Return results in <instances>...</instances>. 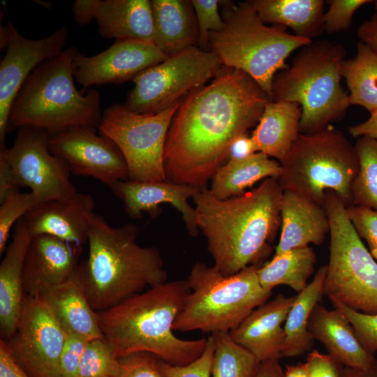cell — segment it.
I'll return each instance as SVG.
<instances>
[{"instance_id": "484cf974", "label": "cell", "mask_w": 377, "mask_h": 377, "mask_svg": "<svg viewBox=\"0 0 377 377\" xmlns=\"http://www.w3.org/2000/svg\"><path fill=\"white\" fill-rule=\"evenodd\" d=\"M95 20L103 38L156 45L151 1L99 0Z\"/></svg>"}, {"instance_id": "5b68a950", "label": "cell", "mask_w": 377, "mask_h": 377, "mask_svg": "<svg viewBox=\"0 0 377 377\" xmlns=\"http://www.w3.org/2000/svg\"><path fill=\"white\" fill-rule=\"evenodd\" d=\"M75 47L40 64L27 77L11 106L7 131L23 126L49 133L71 126L98 127L103 113L99 92L78 91L73 63Z\"/></svg>"}, {"instance_id": "9a60e30c", "label": "cell", "mask_w": 377, "mask_h": 377, "mask_svg": "<svg viewBox=\"0 0 377 377\" xmlns=\"http://www.w3.org/2000/svg\"><path fill=\"white\" fill-rule=\"evenodd\" d=\"M50 152L65 161L71 172L110 186L128 179L126 160L116 144L94 128L71 126L49 133Z\"/></svg>"}, {"instance_id": "d6a6232c", "label": "cell", "mask_w": 377, "mask_h": 377, "mask_svg": "<svg viewBox=\"0 0 377 377\" xmlns=\"http://www.w3.org/2000/svg\"><path fill=\"white\" fill-rule=\"evenodd\" d=\"M341 71L350 105H360L370 113L377 110V53L359 41L356 55L344 60Z\"/></svg>"}, {"instance_id": "74e56055", "label": "cell", "mask_w": 377, "mask_h": 377, "mask_svg": "<svg viewBox=\"0 0 377 377\" xmlns=\"http://www.w3.org/2000/svg\"><path fill=\"white\" fill-rule=\"evenodd\" d=\"M220 1L219 0H191L198 29L197 46L204 51H209V34L221 30L225 25L219 10Z\"/></svg>"}, {"instance_id": "6f0895ef", "label": "cell", "mask_w": 377, "mask_h": 377, "mask_svg": "<svg viewBox=\"0 0 377 377\" xmlns=\"http://www.w3.org/2000/svg\"><path fill=\"white\" fill-rule=\"evenodd\" d=\"M374 8L376 9V10L377 11V0L374 1Z\"/></svg>"}, {"instance_id": "7402d4cb", "label": "cell", "mask_w": 377, "mask_h": 377, "mask_svg": "<svg viewBox=\"0 0 377 377\" xmlns=\"http://www.w3.org/2000/svg\"><path fill=\"white\" fill-rule=\"evenodd\" d=\"M32 237L22 217L0 265V330L6 339L15 334L24 302V267Z\"/></svg>"}, {"instance_id": "2e32d148", "label": "cell", "mask_w": 377, "mask_h": 377, "mask_svg": "<svg viewBox=\"0 0 377 377\" xmlns=\"http://www.w3.org/2000/svg\"><path fill=\"white\" fill-rule=\"evenodd\" d=\"M8 24L10 39L0 63V149L5 148L9 114L19 91L36 68L65 50L68 33L63 26L48 36L33 40L19 33L10 21Z\"/></svg>"}, {"instance_id": "ba28073f", "label": "cell", "mask_w": 377, "mask_h": 377, "mask_svg": "<svg viewBox=\"0 0 377 377\" xmlns=\"http://www.w3.org/2000/svg\"><path fill=\"white\" fill-rule=\"evenodd\" d=\"M260 265L225 276L214 265L195 263L186 279L190 293L173 324L174 331L230 332L255 309L267 302L272 291L260 285Z\"/></svg>"}, {"instance_id": "f907efd6", "label": "cell", "mask_w": 377, "mask_h": 377, "mask_svg": "<svg viewBox=\"0 0 377 377\" xmlns=\"http://www.w3.org/2000/svg\"><path fill=\"white\" fill-rule=\"evenodd\" d=\"M357 36L360 42L377 53V11L369 20L360 25Z\"/></svg>"}, {"instance_id": "c3c4849f", "label": "cell", "mask_w": 377, "mask_h": 377, "mask_svg": "<svg viewBox=\"0 0 377 377\" xmlns=\"http://www.w3.org/2000/svg\"><path fill=\"white\" fill-rule=\"evenodd\" d=\"M258 152L257 145L253 138L246 133L237 136L232 142L228 161H242Z\"/></svg>"}, {"instance_id": "ac0fdd59", "label": "cell", "mask_w": 377, "mask_h": 377, "mask_svg": "<svg viewBox=\"0 0 377 377\" xmlns=\"http://www.w3.org/2000/svg\"><path fill=\"white\" fill-rule=\"evenodd\" d=\"M82 246L48 235L32 237L24 267L26 296L42 295L77 269Z\"/></svg>"}, {"instance_id": "5bb4252c", "label": "cell", "mask_w": 377, "mask_h": 377, "mask_svg": "<svg viewBox=\"0 0 377 377\" xmlns=\"http://www.w3.org/2000/svg\"><path fill=\"white\" fill-rule=\"evenodd\" d=\"M67 334L43 295L26 296L17 330L6 343L31 377H61Z\"/></svg>"}, {"instance_id": "44dd1931", "label": "cell", "mask_w": 377, "mask_h": 377, "mask_svg": "<svg viewBox=\"0 0 377 377\" xmlns=\"http://www.w3.org/2000/svg\"><path fill=\"white\" fill-rule=\"evenodd\" d=\"M295 297L280 294L257 307L229 332L232 339L260 363L279 360L285 340L283 324Z\"/></svg>"}, {"instance_id": "f35d334b", "label": "cell", "mask_w": 377, "mask_h": 377, "mask_svg": "<svg viewBox=\"0 0 377 377\" xmlns=\"http://www.w3.org/2000/svg\"><path fill=\"white\" fill-rule=\"evenodd\" d=\"M353 327L363 348L374 355L377 352V313L367 314L348 308L336 300H330Z\"/></svg>"}, {"instance_id": "60d3db41", "label": "cell", "mask_w": 377, "mask_h": 377, "mask_svg": "<svg viewBox=\"0 0 377 377\" xmlns=\"http://www.w3.org/2000/svg\"><path fill=\"white\" fill-rule=\"evenodd\" d=\"M324 13L325 31L333 34L346 31L352 24L355 12L362 6L374 2L369 0H329Z\"/></svg>"}, {"instance_id": "7a4b0ae2", "label": "cell", "mask_w": 377, "mask_h": 377, "mask_svg": "<svg viewBox=\"0 0 377 377\" xmlns=\"http://www.w3.org/2000/svg\"><path fill=\"white\" fill-rule=\"evenodd\" d=\"M283 190L278 179L267 178L241 195L215 198L205 186L192 198L198 229L207 242L215 266L225 276L260 265L281 225Z\"/></svg>"}, {"instance_id": "cb8c5ba5", "label": "cell", "mask_w": 377, "mask_h": 377, "mask_svg": "<svg viewBox=\"0 0 377 377\" xmlns=\"http://www.w3.org/2000/svg\"><path fill=\"white\" fill-rule=\"evenodd\" d=\"M281 217V235L274 255L310 244L320 245L330 233L325 207L291 191H283Z\"/></svg>"}, {"instance_id": "db71d44e", "label": "cell", "mask_w": 377, "mask_h": 377, "mask_svg": "<svg viewBox=\"0 0 377 377\" xmlns=\"http://www.w3.org/2000/svg\"><path fill=\"white\" fill-rule=\"evenodd\" d=\"M341 377H377V367L370 371H364L350 367H343Z\"/></svg>"}, {"instance_id": "83f0119b", "label": "cell", "mask_w": 377, "mask_h": 377, "mask_svg": "<svg viewBox=\"0 0 377 377\" xmlns=\"http://www.w3.org/2000/svg\"><path fill=\"white\" fill-rule=\"evenodd\" d=\"M156 45L171 55L197 46L198 29L189 0L151 1Z\"/></svg>"}, {"instance_id": "f1b7e54d", "label": "cell", "mask_w": 377, "mask_h": 377, "mask_svg": "<svg viewBox=\"0 0 377 377\" xmlns=\"http://www.w3.org/2000/svg\"><path fill=\"white\" fill-rule=\"evenodd\" d=\"M265 22L290 28L294 35L307 38L325 31L323 0H251Z\"/></svg>"}, {"instance_id": "e0dca14e", "label": "cell", "mask_w": 377, "mask_h": 377, "mask_svg": "<svg viewBox=\"0 0 377 377\" xmlns=\"http://www.w3.org/2000/svg\"><path fill=\"white\" fill-rule=\"evenodd\" d=\"M154 45L142 41L115 40L94 56L78 53L73 63L75 80L87 90L93 85L121 84L167 59Z\"/></svg>"}, {"instance_id": "7dc6e473", "label": "cell", "mask_w": 377, "mask_h": 377, "mask_svg": "<svg viewBox=\"0 0 377 377\" xmlns=\"http://www.w3.org/2000/svg\"><path fill=\"white\" fill-rule=\"evenodd\" d=\"M20 186L10 165L0 156V203L19 193Z\"/></svg>"}, {"instance_id": "8fae6325", "label": "cell", "mask_w": 377, "mask_h": 377, "mask_svg": "<svg viewBox=\"0 0 377 377\" xmlns=\"http://www.w3.org/2000/svg\"><path fill=\"white\" fill-rule=\"evenodd\" d=\"M180 101L156 114L138 113L125 104H114L103 112L98 133L112 140L122 153L127 163L129 180H166L163 164L165 143Z\"/></svg>"}, {"instance_id": "836d02e7", "label": "cell", "mask_w": 377, "mask_h": 377, "mask_svg": "<svg viewBox=\"0 0 377 377\" xmlns=\"http://www.w3.org/2000/svg\"><path fill=\"white\" fill-rule=\"evenodd\" d=\"M214 344L212 377H255L260 362L229 332L211 334Z\"/></svg>"}, {"instance_id": "bcb514c9", "label": "cell", "mask_w": 377, "mask_h": 377, "mask_svg": "<svg viewBox=\"0 0 377 377\" xmlns=\"http://www.w3.org/2000/svg\"><path fill=\"white\" fill-rule=\"evenodd\" d=\"M0 377H31L17 362L3 339L0 341Z\"/></svg>"}, {"instance_id": "8d00e7d4", "label": "cell", "mask_w": 377, "mask_h": 377, "mask_svg": "<svg viewBox=\"0 0 377 377\" xmlns=\"http://www.w3.org/2000/svg\"><path fill=\"white\" fill-rule=\"evenodd\" d=\"M0 255L7 248L10 230L14 225L36 205L34 195L28 193H17L0 203Z\"/></svg>"}, {"instance_id": "681fc988", "label": "cell", "mask_w": 377, "mask_h": 377, "mask_svg": "<svg viewBox=\"0 0 377 377\" xmlns=\"http://www.w3.org/2000/svg\"><path fill=\"white\" fill-rule=\"evenodd\" d=\"M99 0H76L72 5L75 21L83 27L96 19Z\"/></svg>"}, {"instance_id": "f546056e", "label": "cell", "mask_w": 377, "mask_h": 377, "mask_svg": "<svg viewBox=\"0 0 377 377\" xmlns=\"http://www.w3.org/2000/svg\"><path fill=\"white\" fill-rule=\"evenodd\" d=\"M326 274L327 265L321 266L307 286L295 295L283 325L281 357H297L313 347L314 339L309 330V322L313 309L324 295Z\"/></svg>"}, {"instance_id": "f5cc1de1", "label": "cell", "mask_w": 377, "mask_h": 377, "mask_svg": "<svg viewBox=\"0 0 377 377\" xmlns=\"http://www.w3.org/2000/svg\"><path fill=\"white\" fill-rule=\"evenodd\" d=\"M283 374L279 360H269L260 363L255 377H282Z\"/></svg>"}, {"instance_id": "ffe728a7", "label": "cell", "mask_w": 377, "mask_h": 377, "mask_svg": "<svg viewBox=\"0 0 377 377\" xmlns=\"http://www.w3.org/2000/svg\"><path fill=\"white\" fill-rule=\"evenodd\" d=\"M94 206L91 195L78 192L67 200L39 203L24 219L32 236L48 235L82 246Z\"/></svg>"}, {"instance_id": "9f6ffc18", "label": "cell", "mask_w": 377, "mask_h": 377, "mask_svg": "<svg viewBox=\"0 0 377 377\" xmlns=\"http://www.w3.org/2000/svg\"><path fill=\"white\" fill-rule=\"evenodd\" d=\"M10 39V29L9 24L0 27V49L1 50L8 47Z\"/></svg>"}, {"instance_id": "52a82bcc", "label": "cell", "mask_w": 377, "mask_h": 377, "mask_svg": "<svg viewBox=\"0 0 377 377\" xmlns=\"http://www.w3.org/2000/svg\"><path fill=\"white\" fill-rule=\"evenodd\" d=\"M219 6L225 25L209 34V50L223 66L250 75L272 100L273 79L287 67L286 59L312 40L289 34L283 25H267L251 0L221 1Z\"/></svg>"}, {"instance_id": "4316f807", "label": "cell", "mask_w": 377, "mask_h": 377, "mask_svg": "<svg viewBox=\"0 0 377 377\" xmlns=\"http://www.w3.org/2000/svg\"><path fill=\"white\" fill-rule=\"evenodd\" d=\"M301 115L297 103L269 101L251 134L258 151L281 163L300 133Z\"/></svg>"}, {"instance_id": "3957f363", "label": "cell", "mask_w": 377, "mask_h": 377, "mask_svg": "<svg viewBox=\"0 0 377 377\" xmlns=\"http://www.w3.org/2000/svg\"><path fill=\"white\" fill-rule=\"evenodd\" d=\"M189 293L186 279L166 281L97 312L101 332L117 357L146 353L178 366L199 357L207 338L180 339L172 329Z\"/></svg>"}, {"instance_id": "ee69618b", "label": "cell", "mask_w": 377, "mask_h": 377, "mask_svg": "<svg viewBox=\"0 0 377 377\" xmlns=\"http://www.w3.org/2000/svg\"><path fill=\"white\" fill-rule=\"evenodd\" d=\"M87 341L68 334L60 359L61 377H77L80 362Z\"/></svg>"}, {"instance_id": "7bdbcfd3", "label": "cell", "mask_w": 377, "mask_h": 377, "mask_svg": "<svg viewBox=\"0 0 377 377\" xmlns=\"http://www.w3.org/2000/svg\"><path fill=\"white\" fill-rule=\"evenodd\" d=\"M155 357L146 353H133L119 359L117 377H164Z\"/></svg>"}, {"instance_id": "f6af8a7d", "label": "cell", "mask_w": 377, "mask_h": 377, "mask_svg": "<svg viewBox=\"0 0 377 377\" xmlns=\"http://www.w3.org/2000/svg\"><path fill=\"white\" fill-rule=\"evenodd\" d=\"M308 377H341L343 366L329 354L313 350L304 362Z\"/></svg>"}, {"instance_id": "d590c367", "label": "cell", "mask_w": 377, "mask_h": 377, "mask_svg": "<svg viewBox=\"0 0 377 377\" xmlns=\"http://www.w3.org/2000/svg\"><path fill=\"white\" fill-rule=\"evenodd\" d=\"M119 370V360L105 337L87 341L77 377H117Z\"/></svg>"}, {"instance_id": "30bf717a", "label": "cell", "mask_w": 377, "mask_h": 377, "mask_svg": "<svg viewBox=\"0 0 377 377\" xmlns=\"http://www.w3.org/2000/svg\"><path fill=\"white\" fill-rule=\"evenodd\" d=\"M324 207L330 221V253L324 295L353 310L377 313V261L350 222L346 207L332 191Z\"/></svg>"}, {"instance_id": "7c38bea8", "label": "cell", "mask_w": 377, "mask_h": 377, "mask_svg": "<svg viewBox=\"0 0 377 377\" xmlns=\"http://www.w3.org/2000/svg\"><path fill=\"white\" fill-rule=\"evenodd\" d=\"M223 66L212 52L190 47L137 75L124 104L140 114L160 112L213 80Z\"/></svg>"}, {"instance_id": "d6986e66", "label": "cell", "mask_w": 377, "mask_h": 377, "mask_svg": "<svg viewBox=\"0 0 377 377\" xmlns=\"http://www.w3.org/2000/svg\"><path fill=\"white\" fill-rule=\"evenodd\" d=\"M114 195L123 201L126 213L131 218H140L143 213L156 216L163 203L172 205L182 215L188 232L198 235L196 212L188 202L200 188L186 184L163 182L119 181L110 186Z\"/></svg>"}, {"instance_id": "11a10c76", "label": "cell", "mask_w": 377, "mask_h": 377, "mask_svg": "<svg viewBox=\"0 0 377 377\" xmlns=\"http://www.w3.org/2000/svg\"><path fill=\"white\" fill-rule=\"evenodd\" d=\"M282 377H308L304 363L287 366Z\"/></svg>"}, {"instance_id": "4dcf8cb0", "label": "cell", "mask_w": 377, "mask_h": 377, "mask_svg": "<svg viewBox=\"0 0 377 377\" xmlns=\"http://www.w3.org/2000/svg\"><path fill=\"white\" fill-rule=\"evenodd\" d=\"M281 172L280 162L258 151L242 161H228L215 172L209 189L215 198L226 200L242 195L260 180L279 179Z\"/></svg>"}, {"instance_id": "e575fe53", "label": "cell", "mask_w": 377, "mask_h": 377, "mask_svg": "<svg viewBox=\"0 0 377 377\" xmlns=\"http://www.w3.org/2000/svg\"><path fill=\"white\" fill-rule=\"evenodd\" d=\"M354 148L359 170L351 186L353 205L377 211V140L359 138Z\"/></svg>"}, {"instance_id": "b9f144b4", "label": "cell", "mask_w": 377, "mask_h": 377, "mask_svg": "<svg viewBox=\"0 0 377 377\" xmlns=\"http://www.w3.org/2000/svg\"><path fill=\"white\" fill-rule=\"evenodd\" d=\"M346 212L357 235L366 242L369 251L377 261V211L351 205L346 207Z\"/></svg>"}, {"instance_id": "ab89813d", "label": "cell", "mask_w": 377, "mask_h": 377, "mask_svg": "<svg viewBox=\"0 0 377 377\" xmlns=\"http://www.w3.org/2000/svg\"><path fill=\"white\" fill-rule=\"evenodd\" d=\"M214 350V339L210 334L207 337L203 353L192 362L178 366L159 360L157 361V364L164 377H211Z\"/></svg>"}, {"instance_id": "6da1fadb", "label": "cell", "mask_w": 377, "mask_h": 377, "mask_svg": "<svg viewBox=\"0 0 377 377\" xmlns=\"http://www.w3.org/2000/svg\"><path fill=\"white\" fill-rule=\"evenodd\" d=\"M272 101L245 72L223 66L180 101L163 154L166 181L206 186L228 158L233 140L256 126Z\"/></svg>"}, {"instance_id": "1f68e13d", "label": "cell", "mask_w": 377, "mask_h": 377, "mask_svg": "<svg viewBox=\"0 0 377 377\" xmlns=\"http://www.w3.org/2000/svg\"><path fill=\"white\" fill-rule=\"evenodd\" d=\"M316 255L311 246L297 248L273 258L257 270L258 281L263 288L272 290L278 286H287L297 293L309 284L314 272Z\"/></svg>"}, {"instance_id": "277c9868", "label": "cell", "mask_w": 377, "mask_h": 377, "mask_svg": "<svg viewBox=\"0 0 377 377\" xmlns=\"http://www.w3.org/2000/svg\"><path fill=\"white\" fill-rule=\"evenodd\" d=\"M133 223L110 225L91 216L87 259L81 265L85 290L96 312L108 309L145 289L167 281L161 253L155 246L136 242Z\"/></svg>"}, {"instance_id": "9c48e42d", "label": "cell", "mask_w": 377, "mask_h": 377, "mask_svg": "<svg viewBox=\"0 0 377 377\" xmlns=\"http://www.w3.org/2000/svg\"><path fill=\"white\" fill-rule=\"evenodd\" d=\"M280 163L278 180L283 191L323 207L325 192L332 191L346 207L353 205L351 186L359 163L354 145L341 131L329 126L318 133H300Z\"/></svg>"}, {"instance_id": "816d5d0a", "label": "cell", "mask_w": 377, "mask_h": 377, "mask_svg": "<svg viewBox=\"0 0 377 377\" xmlns=\"http://www.w3.org/2000/svg\"><path fill=\"white\" fill-rule=\"evenodd\" d=\"M370 114V117L365 121L348 128L350 135L357 138L367 137L377 140V110Z\"/></svg>"}, {"instance_id": "8992f818", "label": "cell", "mask_w": 377, "mask_h": 377, "mask_svg": "<svg viewBox=\"0 0 377 377\" xmlns=\"http://www.w3.org/2000/svg\"><path fill=\"white\" fill-rule=\"evenodd\" d=\"M346 54L341 44L312 41L274 76L272 100L300 105V133H318L345 116L350 105L348 93L341 84Z\"/></svg>"}, {"instance_id": "603a6c76", "label": "cell", "mask_w": 377, "mask_h": 377, "mask_svg": "<svg viewBox=\"0 0 377 377\" xmlns=\"http://www.w3.org/2000/svg\"><path fill=\"white\" fill-rule=\"evenodd\" d=\"M309 330L339 364L364 371L377 367V359L362 346L346 316L337 309L318 304L310 316Z\"/></svg>"}, {"instance_id": "d4e9b609", "label": "cell", "mask_w": 377, "mask_h": 377, "mask_svg": "<svg viewBox=\"0 0 377 377\" xmlns=\"http://www.w3.org/2000/svg\"><path fill=\"white\" fill-rule=\"evenodd\" d=\"M42 295L66 334L87 341L104 337L85 290L80 265L65 281Z\"/></svg>"}, {"instance_id": "4fadbf2b", "label": "cell", "mask_w": 377, "mask_h": 377, "mask_svg": "<svg viewBox=\"0 0 377 377\" xmlns=\"http://www.w3.org/2000/svg\"><path fill=\"white\" fill-rule=\"evenodd\" d=\"M49 133L31 126L17 129L13 145L0 149L20 187H28L37 205L72 198L77 191L70 179L67 163L48 148Z\"/></svg>"}]
</instances>
